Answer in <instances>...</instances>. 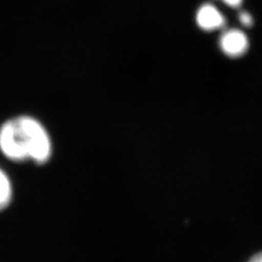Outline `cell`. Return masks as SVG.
Wrapping results in <instances>:
<instances>
[{"mask_svg": "<svg viewBox=\"0 0 262 262\" xmlns=\"http://www.w3.org/2000/svg\"><path fill=\"white\" fill-rule=\"evenodd\" d=\"M0 150L14 162L32 160L45 164L51 157L52 143L48 130L39 120L22 116L0 126Z\"/></svg>", "mask_w": 262, "mask_h": 262, "instance_id": "1", "label": "cell"}, {"mask_svg": "<svg viewBox=\"0 0 262 262\" xmlns=\"http://www.w3.org/2000/svg\"><path fill=\"white\" fill-rule=\"evenodd\" d=\"M220 47L227 56L239 57L248 50L249 41L244 32L239 31V29H228L222 33Z\"/></svg>", "mask_w": 262, "mask_h": 262, "instance_id": "2", "label": "cell"}, {"mask_svg": "<svg viewBox=\"0 0 262 262\" xmlns=\"http://www.w3.org/2000/svg\"><path fill=\"white\" fill-rule=\"evenodd\" d=\"M196 22L199 27L205 31H215L225 27L226 25L224 15L211 4H205L199 9L196 14Z\"/></svg>", "mask_w": 262, "mask_h": 262, "instance_id": "3", "label": "cell"}, {"mask_svg": "<svg viewBox=\"0 0 262 262\" xmlns=\"http://www.w3.org/2000/svg\"><path fill=\"white\" fill-rule=\"evenodd\" d=\"M12 199V185L8 173L0 168V211L8 208Z\"/></svg>", "mask_w": 262, "mask_h": 262, "instance_id": "4", "label": "cell"}, {"mask_svg": "<svg viewBox=\"0 0 262 262\" xmlns=\"http://www.w3.org/2000/svg\"><path fill=\"white\" fill-rule=\"evenodd\" d=\"M239 19H241V24L245 26V27H250V26L253 25V17H251V15H249L248 12H241Z\"/></svg>", "mask_w": 262, "mask_h": 262, "instance_id": "5", "label": "cell"}, {"mask_svg": "<svg viewBox=\"0 0 262 262\" xmlns=\"http://www.w3.org/2000/svg\"><path fill=\"white\" fill-rule=\"evenodd\" d=\"M224 3L231 8H238L242 4V0H224Z\"/></svg>", "mask_w": 262, "mask_h": 262, "instance_id": "6", "label": "cell"}, {"mask_svg": "<svg viewBox=\"0 0 262 262\" xmlns=\"http://www.w3.org/2000/svg\"><path fill=\"white\" fill-rule=\"evenodd\" d=\"M248 262H262V253H258L249 260Z\"/></svg>", "mask_w": 262, "mask_h": 262, "instance_id": "7", "label": "cell"}]
</instances>
